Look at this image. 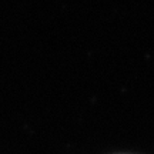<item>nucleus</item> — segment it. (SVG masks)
Segmentation results:
<instances>
[{
  "label": "nucleus",
  "mask_w": 154,
  "mask_h": 154,
  "mask_svg": "<svg viewBox=\"0 0 154 154\" xmlns=\"http://www.w3.org/2000/svg\"><path fill=\"white\" fill-rule=\"evenodd\" d=\"M117 154H126V153H117Z\"/></svg>",
  "instance_id": "1"
}]
</instances>
